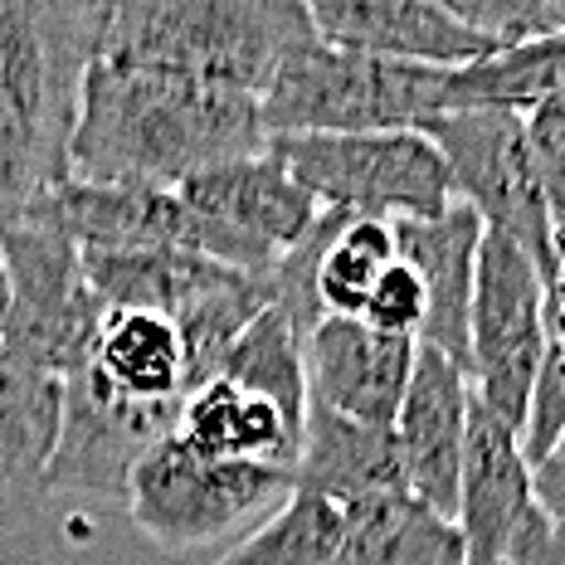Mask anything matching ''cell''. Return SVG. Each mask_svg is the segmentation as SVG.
Masks as SVG:
<instances>
[{
  "instance_id": "cell-14",
  "label": "cell",
  "mask_w": 565,
  "mask_h": 565,
  "mask_svg": "<svg viewBox=\"0 0 565 565\" xmlns=\"http://www.w3.org/2000/svg\"><path fill=\"white\" fill-rule=\"evenodd\" d=\"M536 512L532 463L522 454V439L498 424L488 409L468 405L463 463H458V508L454 526L463 536L468 565H502L516 532Z\"/></svg>"
},
{
  "instance_id": "cell-15",
  "label": "cell",
  "mask_w": 565,
  "mask_h": 565,
  "mask_svg": "<svg viewBox=\"0 0 565 565\" xmlns=\"http://www.w3.org/2000/svg\"><path fill=\"white\" fill-rule=\"evenodd\" d=\"M322 44L375 58H405L429 68H463L498 44L463 30L434 0H302Z\"/></svg>"
},
{
  "instance_id": "cell-5",
  "label": "cell",
  "mask_w": 565,
  "mask_h": 565,
  "mask_svg": "<svg viewBox=\"0 0 565 565\" xmlns=\"http://www.w3.org/2000/svg\"><path fill=\"white\" fill-rule=\"evenodd\" d=\"M268 151L312 195L317 210L351 220H429L454 205L449 167L415 127L268 137Z\"/></svg>"
},
{
  "instance_id": "cell-9",
  "label": "cell",
  "mask_w": 565,
  "mask_h": 565,
  "mask_svg": "<svg viewBox=\"0 0 565 565\" xmlns=\"http://www.w3.org/2000/svg\"><path fill=\"white\" fill-rule=\"evenodd\" d=\"M439 147L454 181V200L482 220V230L508 234L536 258L546 278V191L522 137V113L508 108H454L415 127Z\"/></svg>"
},
{
  "instance_id": "cell-28",
  "label": "cell",
  "mask_w": 565,
  "mask_h": 565,
  "mask_svg": "<svg viewBox=\"0 0 565 565\" xmlns=\"http://www.w3.org/2000/svg\"><path fill=\"white\" fill-rule=\"evenodd\" d=\"M561 434H565V347L546 341L536 381H532V405H526V429H522L526 463H536Z\"/></svg>"
},
{
  "instance_id": "cell-33",
  "label": "cell",
  "mask_w": 565,
  "mask_h": 565,
  "mask_svg": "<svg viewBox=\"0 0 565 565\" xmlns=\"http://www.w3.org/2000/svg\"><path fill=\"white\" fill-rule=\"evenodd\" d=\"M6 312H10V288H6V268H0V337H6Z\"/></svg>"
},
{
  "instance_id": "cell-25",
  "label": "cell",
  "mask_w": 565,
  "mask_h": 565,
  "mask_svg": "<svg viewBox=\"0 0 565 565\" xmlns=\"http://www.w3.org/2000/svg\"><path fill=\"white\" fill-rule=\"evenodd\" d=\"M220 375L239 385H254L268 399H278L292 419H308V381H302V332L282 317L274 302L244 327V337L234 341Z\"/></svg>"
},
{
  "instance_id": "cell-32",
  "label": "cell",
  "mask_w": 565,
  "mask_h": 565,
  "mask_svg": "<svg viewBox=\"0 0 565 565\" xmlns=\"http://www.w3.org/2000/svg\"><path fill=\"white\" fill-rule=\"evenodd\" d=\"M546 341L565 347V298H546Z\"/></svg>"
},
{
  "instance_id": "cell-19",
  "label": "cell",
  "mask_w": 565,
  "mask_h": 565,
  "mask_svg": "<svg viewBox=\"0 0 565 565\" xmlns=\"http://www.w3.org/2000/svg\"><path fill=\"white\" fill-rule=\"evenodd\" d=\"M292 488L332 498L337 508L405 488L391 429H371V424L341 419L332 409L308 405L302 444H298V458H292Z\"/></svg>"
},
{
  "instance_id": "cell-16",
  "label": "cell",
  "mask_w": 565,
  "mask_h": 565,
  "mask_svg": "<svg viewBox=\"0 0 565 565\" xmlns=\"http://www.w3.org/2000/svg\"><path fill=\"white\" fill-rule=\"evenodd\" d=\"M64 415V375L0 347V536L50 498V458Z\"/></svg>"
},
{
  "instance_id": "cell-17",
  "label": "cell",
  "mask_w": 565,
  "mask_h": 565,
  "mask_svg": "<svg viewBox=\"0 0 565 565\" xmlns=\"http://www.w3.org/2000/svg\"><path fill=\"white\" fill-rule=\"evenodd\" d=\"M482 220L468 205H454L429 220H395V254L424 282L419 347H434L468 375V312H473V268H478Z\"/></svg>"
},
{
  "instance_id": "cell-4",
  "label": "cell",
  "mask_w": 565,
  "mask_h": 565,
  "mask_svg": "<svg viewBox=\"0 0 565 565\" xmlns=\"http://www.w3.org/2000/svg\"><path fill=\"white\" fill-rule=\"evenodd\" d=\"M449 68L332 50L312 34L264 88L268 137L298 132H399L444 113Z\"/></svg>"
},
{
  "instance_id": "cell-11",
  "label": "cell",
  "mask_w": 565,
  "mask_h": 565,
  "mask_svg": "<svg viewBox=\"0 0 565 565\" xmlns=\"http://www.w3.org/2000/svg\"><path fill=\"white\" fill-rule=\"evenodd\" d=\"M181 405H137L113 395L88 366L64 375V415L50 458V492L122 498L132 468L175 434Z\"/></svg>"
},
{
  "instance_id": "cell-22",
  "label": "cell",
  "mask_w": 565,
  "mask_h": 565,
  "mask_svg": "<svg viewBox=\"0 0 565 565\" xmlns=\"http://www.w3.org/2000/svg\"><path fill=\"white\" fill-rule=\"evenodd\" d=\"M565 93V30L492 50L463 68H449L444 113L454 108H508L526 113L532 103Z\"/></svg>"
},
{
  "instance_id": "cell-18",
  "label": "cell",
  "mask_w": 565,
  "mask_h": 565,
  "mask_svg": "<svg viewBox=\"0 0 565 565\" xmlns=\"http://www.w3.org/2000/svg\"><path fill=\"white\" fill-rule=\"evenodd\" d=\"M175 439L200 458L220 463H278L292 468L302 444V419H292L278 399H268L254 385H239L230 375L195 385L181 399Z\"/></svg>"
},
{
  "instance_id": "cell-23",
  "label": "cell",
  "mask_w": 565,
  "mask_h": 565,
  "mask_svg": "<svg viewBox=\"0 0 565 565\" xmlns=\"http://www.w3.org/2000/svg\"><path fill=\"white\" fill-rule=\"evenodd\" d=\"M341 526L347 516L332 498L292 488V498L215 565H332L341 551Z\"/></svg>"
},
{
  "instance_id": "cell-27",
  "label": "cell",
  "mask_w": 565,
  "mask_h": 565,
  "mask_svg": "<svg viewBox=\"0 0 565 565\" xmlns=\"http://www.w3.org/2000/svg\"><path fill=\"white\" fill-rule=\"evenodd\" d=\"M424 312H429V298H424V282L419 274L395 254V264L375 278L366 308H361V322L375 327L385 337H409L419 341V327H424Z\"/></svg>"
},
{
  "instance_id": "cell-12",
  "label": "cell",
  "mask_w": 565,
  "mask_h": 565,
  "mask_svg": "<svg viewBox=\"0 0 565 565\" xmlns=\"http://www.w3.org/2000/svg\"><path fill=\"white\" fill-rule=\"evenodd\" d=\"M415 351L419 341L385 337L361 317H317V327L302 337L308 405L371 429H391L415 371Z\"/></svg>"
},
{
  "instance_id": "cell-21",
  "label": "cell",
  "mask_w": 565,
  "mask_h": 565,
  "mask_svg": "<svg viewBox=\"0 0 565 565\" xmlns=\"http://www.w3.org/2000/svg\"><path fill=\"white\" fill-rule=\"evenodd\" d=\"M341 551L332 565H468L454 516L424 508L409 488L341 508Z\"/></svg>"
},
{
  "instance_id": "cell-2",
  "label": "cell",
  "mask_w": 565,
  "mask_h": 565,
  "mask_svg": "<svg viewBox=\"0 0 565 565\" xmlns=\"http://www.w3.org/2000/svg\"><path fill=\"white\" fill-rule=\"evenodd\" d=\"M108 0H0V230L68 181Z\"/></svg>"
},
{
  "instance_id": "cell-30",
  "label": "cell",
  "mask_w": 565,
  "mask_h": 565,
  "mask_svg": "<svg viewBox=\"0 0 565 565\" xmlns=\"http://www.w3.org/2000/svg\"><path fill=\"white\" fill-rule=\"evenodd\" d=\"M502 565H565V516L532 512Z\"/></svg>"
},
{
  "instance_id": "cell-6",
  "label": "cell",
  "mask_w": 565,
  "mask_h": 565,
  "mask_svg": "<svg viewBox=\"0 0 565 565\" xmlns=\"http://www.w3.org/2000/svg\"><path fill=\"white\" fill-rule=\"evenodd\" d=\"M122 498L147 541L167 551H195L282 508L292 498V468L200 458L171 434L132 468Z\"/></svg>"
},
{
  "instance_id": "cell-1",
  "label": "cell",
  "mask_w": 565,
  "mask_h": 565,
  "mask_svg": "<svg viewBox=\"0 0 565 565\" xmlns=\"http://www.w3.org/2000/svg\"><path fill=\"white\" fill-rule=\"evenodd\" d=\"M268 147L254 93L98 54L78 93L68 175L88 185H181Z\"/></svg>"
},
{
  "instance_id": "cell-24",
  "label": "cell",
  "mask_w": 565,
  "mask_h": 565,
  "mask_svg": "<svg viewBox=\"0 0 565 565\" xmlns=\"http://www.w3.org/2000/svg\"><path fill=\"white\" fill-rule=\"evenodd\" d=\"M395 264V220H347L317 258L312 292L322 317H361L375 278Z\"/></svg>"
},
{
  "instance_id": "cell-31",
  "label": "cell",
  "mask_w": 565,
  "mask_h": 565,
  "mask_svg": "<svg viewBox=\"0 0 565 565\" xmlns=\"http://www.w3.org/2000/svg\"><path fill=\"white\" fill-rule=\"evenodd\" d=\"M532 488H536L541 512L565 516V434L532 463Z\"/></svg>"
},
{
  "instance_id": "cell-29",
  "label": "cell",
  "mask_w": 565,
  "mask_h": 565,
  "mask_svg": "<svg viewBox=\"0 0 565 565\" xmlns=\"http://www.w3.org/2000/svg\"><path fill=\"white\" fill-rule=\"evenodd\" d=\"M522 137L541 175V191H546V205H565V93H551L522 113Z\"/></svg>"
},
{
  "instance_id": "cell-20",
  "label": "cell",
  "mask_w": 565,
  "mask_h": 565,
  "mask_svg": "<svg viewBox=\"0 0 565 565\" xmlns=\"http://www.w3.org/2000/svg\"><path fill=\"white\" fill-rule=\"evenodd\" d=\"M78 366H88L113 395L137 399V405H181L191 395L181 332L161 312L108 308Z\"/></svg>"
},
{
  "instance_id": "cell-26",
  "label": "cell",
  "mask_w": 565,
  "mask_h": 565,
  "mask_svg": "<svg viewBox=\"0 0 565 565\" xmlns=\"http://www.w3.org/2000/svg\"><path fill=\"white\" fill-rule=\"evenodd\" d=\"M449 20H458L463 30L492 40L498 50L522 40H541V34H556L561 20L551 10V0H434Z\"/></svg>"
},
{
  "instance_id": "cell-7",
  "label": "cell",
  "mask_w": 565,
  "mask_h": 565,
  "mask_svg": "<svg viewBox=\"0 0 565 565\" xmlns=\"http://www.w3.org/2000/svg\"><path fill=\"white\" fill-rule=\"evenodd\" d=\"M546 351V278L508 234L482 230L468 312V391L522 439L532 381Z\"/></svg>"
},
{
  "instance_id": "cell-10",
  "label": "cell",
  "mask_w": 565,
  "mask_h": 565,
  "mask_svg": "<svg viewBox=\"0 0 565 565\" xmlns=\"http://www.w3.org/2000/svg\"><path fill=\"white\" fill-rule=\"evenodd\" d=\"M175 195L200 220L205 258L234 268V274H268L282 254L308 239V230L322 215L268 147L258 157L185 175Z\"/></svg>"
},
{
  "instance_id": "cell-13",
  "label": "cell",
  "mask_w": 565,
  "mask_h": 565,
  "mask_svg": "<svg viewBox=\"0 0 565 565\" xmlns=\"http://www.w3.org/2000/svg\"><path fill=\"white\" fill-rule=\"evenodd\" d=\"M468 405H473L468 375L434 347H419L405 399L395 409L391 439L399 454L405 488L439 516H454L458 508V463H463Z\"/></svg>"
},
{
  "instance_id": "cell-8",
  "label": "cell",
  "mask_w": 565,
  "mask_h": 565,
  "mask_svg": "<svg viewBox=\"0 0 565 565\" xmlns=\"http://www.w3.org/2000/svg\"><path fill=\"white\" fill-rule=\"evenodd\" d=\"M0 268L10 288L0 347L54 375H68L88 356L103 312H108L84 278L78 244L58 234L44 215L25 210L0 230Z\"/></svg>"
},
{
  "instance_id": "cell-3",
  "label": "cell",
  "mask_w": 565,
  "mask_h": 565,
  "mask_svg": "<svg viewBox=\"0 0 565 565\" xmlns=\"http://www.w3.org/2000/svg\"><path fill=\"white\" fill-rule=\"evenodd\" d=\"M308 40L302 0H108L98 54L264 98Z\"/></svg>"
}]
</instances>
